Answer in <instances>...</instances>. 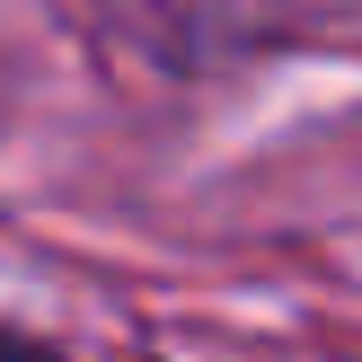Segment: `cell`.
<instances>
[{"instance_id": "6da1fadb", "label": "cell", "mask_w": 362, "mask_h": 362, "mask_svg": "<svg viewBox=\"0 0 362 362\" xmlns=\"http://www.w3.org/2000/svg\"><path fill=\"white\" fill-rule=\"evenodd\" d=\"M88 9L151 71L204 80V71L257 62V53H283L292 35H310L318 0H88Z\"/></svg>"}, {"instance_id": "7a4b0ae2", "label": "cell", "mask_w": 362, "mask_h": 362, "mask_svg": "<svg viewBox=\"0 0 362 362\" xmlns=\"http://www.w3.org/2000/svg\"><path fill=\"white\" fill-rule=\"evenodd\" d=\"M0 362H71V354L45 345V336H27V327H0Z\"/></svg>"}, {"instance_id": "3957f363", "label": "cell", "mask_w": 362, "mask_h": 362, "mask_svg": "<svg viewBox=\"0 0 362 362\" xmlns=\"http://www.w3.org/2000/svg\"><path fill=\"white\" fill-rule=\"evenodd\" d=\"M141 362H159V354H141Z\"/></svg>"}]
</instances>
